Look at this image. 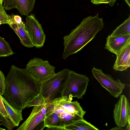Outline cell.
Listing matches in <instances>:
<instances>
[{
	"instance_id": "4316f807",
	"label": "cell",
	"mask_w": 130,
	"mask_h": 130,
	"mask_svg": "<svg viewBox=\"0 0 130 130\" xmlns=\"http://www.w3.org/2000/svg\"><path fill=\"white\" fill-rule=\"evenodd\" d=\"M125 2L128 5L129 7H130V0H125Z\"/></svg>"
},
{
	"instance_id": "30bf717a",
	"label": "cell",
	"mask_w": 130,
	"mask_h": 130,
	"mask_svg": "<svg viewBox=\"0 0 130 130\" xmlns=\"http://www.w3.org/2000/svg\"><path fill=\"white\" fill-rule=\"evenodd\" d=\"M119 97L115 105L113 116L117 126L124 127L130 123V105L125 95H121Z\"/></svg>"
},
{
	"instance_id": "f546056e",
	"label": "cell",
	"mask_w": 130,
	"mask_h": 130,
	"mask_svg": "<svg viewBox=\"0 0 130 130\" xmlns=\"http://www.w3.org/2000/svg\"><path fill=\"white\" fill-rule=\"evenodd\" d=\"M2 117L1 116V115H0V121H1V120L2 119Z\"/></svg>"
},
{
	"instance_id": "277c9868",
	"label": "cell",
	"mask_w": 130,
	"mask_h": 130,
	"mask_svg": "<svg viewBox=\"0 0 130 130\" xmlns=\"http://www.w3.org/2000/svg\"><path fill=\"white\" fill-rule=\"evenodd\" d=\"M69 69H63L41 83L39 94L48 103L62 96Z\"/></svg>"
},
{
	"instance_id": "83f0119b",
	"label": "cell",
	"mask_w": 130,
	"mask_h": 130,
	"mask_svg": "<svg viewBox=\"0 0 130 130\" xmlns=\"http://www.w3.org/2000/svg\"><path fill=\"white\" fill-rule=\"evenodd\" d=\"M1 125V123H0V125ZM5 129L1 128L0 127V130H5Z\"/></svg>"
},
{
	"instance_id": "e0dca14e",
	"label": "cell",
	"mask_w": 130,
	"mask_h": 130,
	"mask_svg": "<svg viewBox=\"0 0 130 130\" xmlns=\"http://www.w3.org/2000/svg\"><path fill=\"white\" fill-rule=\"evenodd\" d=\"M99 130L98 128L84 119L66 125L64 130Z\"/></svg>"
},
{
	"instance_id": "7402d4cb",
	"label": "cell",
	"mask_w": 130,
	"mask_h": 130,
	"mask_svg": "<svg viewBox=\"0 0 130 130\" xmlns=\"http://www.w3.org/2000/svg\"><path fill=\"white\" fill-rule=\"evenodd\" d=\"M0 115L2 117L8 116V115L5 109L4 103L0 94Z\"/></svg>"
},
{
	"instance_id": "603a6c76",
	"label": "cell",
	"mask_w": 130,
	"mask_h": 130,
	"mask_svg": "<svg viewBox=\"0 0 130 130\" xmlns=\"http://www.w3.org/2000/svg\"><path fill=\"white\" fill-rule=\"evenodd\" d=\"M110 0H91V2L94 4L98 5L101 4L109 3Z\"/></svg>"
},
{
	"instance_id": "f1b7e54d",
	"label": "cell",
	"mask_w": 130,
	"mask_h": 130,
	"mask_svg": "<svg viewBox=\"0 0 130 130\" xmlns=\"http://www.w3.org/2000/svg\"><path fill=\"white\" fill-rule=\"evenodd\" d=\"M4 1V0H0V2L1 4H2Z\"/></svg>"
},
{
	"instance_id": "484cf974",
	"label": "cell",
	"mask_w": 130,
	"mask_h": 130,
	"mask_svg": "<svg viewBox=\"0 0 130 130\" xmlns=\"http://www.w3.org/2000/svg\"><path fill=\"white\" fill-rule=\"evenodd\" d=\"M124 129L123 127H119L118 126L117 127H115L110 130H124Z\"/></svg>"
},
{
	"instance_id": "d4e9b609",
	"label": "cell",
	"mask_w": 130,
	"mask_h": 130,
	"mask_svg": "<svg viewBox=\"0 0 130 130\" xmlns=\"http://www.w3.org/2000/svg\"><path fill=\"white\" fill-rule=\"evenodd\" d=\"M116 0H110V2L108 3L109 6L112 7L113 5Z\"/></svg>"
},
{
	"instance_id": "8992f818",
	"label": "cell",
	"mask_w": 130,
	"mask_h": 130,
	"mask_svg": "<svg viewBox=\"0 0 130 130\" xmlns=\"http://www.w3.org/2000/svg\"><path fill=\"white\" fill-rule=\"evenodd\" d=\"M26 68L32 77L40 83L56 74L55 67L52 66L48 60L36 57L29 61Z\"/></svg>"
},
{
	"instance_id": "4dcf8cb0",
	"label": "cell",
	"mask_w": 130,
	"mask_h": 130,
	"mask_svg": "<svg viewBox=\"0 0 130 130\" xmlns=\"http://www.w3.org/2000/svg\"><path fill=\"white\" fill-rule=\"evenodd\" d=\"M2 24V22H1L0 21V25Z\"/></svg>"
},
{
	"instance_id": "9a60e30c",
	"label": "cell",
	"mask_w": 130,
	"mask_h": 130,
	"mask_svg": "<svg viewBox=\"0 0 130 130\" xmlns=\"http://www.w3.org/2000/svg\"><path fill=\"white\" fill-rule=\"evenodd\" d=\"M116 59L113 66L116 71H122L130 67V42L116 55Z\"/></svg>"
},
{
	"instance_id": "ac0fdd59",
	"label": "cell",
	"mask_w": 130,
	"mask_h": 130,
	"mask_svg": "<svg viewBox=\"0 0 130 130\" xmlns=\"http://www.w3.org/2000/svg\"><path fill=\"white\" fill-rule=\"evenodd\" d=\"M130 34V16L114 30L110 35L111 36H121Z\"/></svg>"
},
{
	"instance_id": "ffe728a7",
	"label": "cell",
	"mask_w": 130,
	"mask_h": 130,
	"mask_svg": "<svg viewBox=\"0 0 130 130\" xmlns=\"http://www.w3.org/2000/svg\"><path fill=\"white\" fill-rule=\"evenodd\" d=\"M11 15L7 14L5 11L2 4L0 2V21L2 24H9Z\"/></svg>"
},
{
	"instance_id": "9c48e42d",
	"label": "cell",
	"mask_w": 130,
	"mask_h": 130,
	"mask_svg": "<svg viewBox=\"0 0 130 130\" xmlns=\"http://www.w3.org/2000/svg\"><path fill=\"white\" fill-rule=\"evenodd\" d=\"M25 28L33 43L34 46L40 48L44 45L46 35L41 24L32 13L27 16L24 23Z\"/></svg>"
},
{
	"instance_id": "3957f363",
	"label": "cell",
	"mask_w": 130,
	"mask_h": 130,
	"mask_svg": "<svg viewBox=\"0 0 130 130\" xmlns=\"http://www.w3.org/2000/svg\"><path fill=\"white\" fill-rule=\"evenodd\" d=\"M45 104L46 114L52 112L56 113L65 126L84 119L86 112L77 101H70L64 96Z\"/></svg>"
},
{
	"instance_id": "5bb4252c",
	"label": "cell",
	"mask_w": 130,
	"mask_h": 130,
	"mask_svg": "<svg viewBox=\"0 0 130 130\" xmlns=\"http://www.w3.org/2000/svg\"><path fill=\"white\" fill-rule=\"evenodd\" d=\"M14 14L11 15L9 24L19 37L20 42L25 47L30 48L34 47L31 38L26 30L24 23L23 22L20 24L15 22L13 18Z\"/></svg>"
},
{
	"instance_id": "7a4b0ae2",
	"label": "cell",
	"mask_w": 130,
	"mask_h": 130,
	"mask_svg": "<svg viewBox=\"0 0 130 130\" xmlns=\"http://www.w3.org/2000/svg\"><path fill=\"white\" fill-rule=\"evenodd\" d=\"M104 27L103 19L97 13L83 19L81 23L63 38L64 49L62 55L65 59L80 50L91 41Z\"/></svg>"
},
{
	"instance_id": "52a82bcc",
	"label": "cell",
	"mask_w": 130,
	"mask_h": 130,
	"mask_svg": "<svg viewBox=\"0 0 130 130\" xmlns=\"http://www.w3.org/2000/svg\"><path fill=\"white\" fill-rule=\"evenodd\" d=\"M45 103L43 97L40 94L28 105L27 107L34 106L31 113L27 119L17 130H32L42 121L45 117L42 109Z\"/></svg>"
},
{
	"instance_id": "2e32d148",
	"label": "cell",
	"mask_w": 130,
	"mask_h": 130,
	"mask_svg": "<svg viewBox=\"0 0 130 130\" xmlns=\"http://www.w3.org/2000/svg\"><path fill=\"white\" fill-rule=\"evenodd\" d=\"M43 121L42 129L47 127L52 130H64L65 125L55 112H52L46 114Z\"/></svg>"
},
{
	"instance_id": "d6986e66",
	"label": "cell",
	"mask_w": 130,
	"mask_h": 130,
	"mask_svg": "<svg viewBox=\"0 0 130 130\" xmlns=\"http://www.w3.org/2000/svg\"><path fill=\"white\" fill-rule=\"evenodd\" d=\"M14 54L9 43L0 36V57L8 56Z\"/></svg>"
},
{
	"instance_id": "cb8c5ba5",
	"label": "cell",
	"mask_w": 130,
	"mask_h": 130,
	"mask_svg": "<svg viewBox=\"0 0 130 130\" xmlns=\"http://www.w3.org/2000/svg\"><path fill=\"white\" fill-rule=\"evenodd\" d=\"M13 18L14 21L17 23L20 24L22 22L21 18L19 15L14 14Z\"/></svg>"
},
{
	"instance_id": "ba28073f",
	"label": "cell",
	"mask_w": 130,
	"mask_h": 130,
	"mask_svg": "<svg viewBox=\"0 0 130 130\" xmlns=\"http://www.w3.org/2000/svg\"><path fill=\"white\" fill-rule=\"evenodd\" d=\"M92 72L93 77L112 96L118 98L121 95L125 85L119 79H114L111 76L104 73L102 70L94 67L92 68Z\"/></svg>"
},
{
	"instance_id": "8fae6325",
	"label": "cell",
	"mask_w": 130,
	"mask_h": 130,
	"mask_svg": "<svg viewBox=\"0 0 130 130\" xmlns=\"http://www.w3.org/2000/svg\"><path fill=\"white\" fill-rule=\"evenodd\" d=\"M5 109L7 113V117H3L0 121L1 125L4 126L9 130H12L18 126L23 120L22 110L16 108L10 105L1 95Z\"/></svg>"
},
{
	"instance_id": "4fadbf2b",
	"label": "cell",
	"mask_w": 130,
	"mask_h": 130,
	"mask_svg": "<svg viewBox=\"0 0 130 130\" xmlns=\"http://www.w3.org/2000/svg\"><path fill=\"white\" fill-rule=\"evenodd\" d=\"M130 42V34L123 35L111 36L106 38L105 48L116 55Z\"/></svg>"
},
{
	"instance_id": "5b68a950",
	"label": "cell",
	"mask_w": 130,
	"mask_h": 130,
	"mask_svg": "<svg viewBox=\"0 0 130 130\" xmlns=\"http://www.w3.org/2000/svg\"><path fill=\"white\" fill-rule=\"evenodd\" d=\"M89 81L86 75L70 70L62 96L71 101L73 97L82 99L87 90Z\"/></svg>"
},
{
	"instance_id": "6da1fadb",
	"label": "cell",
	"mask_w": 130,
	"mask_h": 130,
	"mask_svg": "<svg viewBox=\"0 0 130 130\" xmlns=\"http://www.w3.org/2000/svg\"><path fill=\"white\" fill-rule=\"evenodd\" d=\"M41 85L26 68L12 65L5 78L3 95L11 106L23 110L39 94Z\"/></svg>"
},
{
	"instance_id": "44dd1931",
	"label": "cell",
	"mask_w": 130,
	"mask_h": 130,
	"mask_svg": "<svg viewBox=\"0 0 130 130\" xmlns=\"http://www.w3.org/2000/svg\"><path fill=\"white\" fill-rule=\"evenodd\" d=\"M5 79L3 73L0 70V94L3 95L5 88Z\"/></svg>"
},
{
	"instance_id": "7c38bea8",
	"label": "cell",
	"mask_w": 130,
	"mask_h": 130,
	"mask_svg": "<svg viewBox=\"0 0 130 130\" xmlns=\"http://www.w3.org/2000/svg\"><path fill=\"white\" fill-rule=\"evenodd\" d=\"M36 0H4L3 7L6 10L16 8L22 15L27 16L32 10Z\"/></svg>"
}]
</instances>
